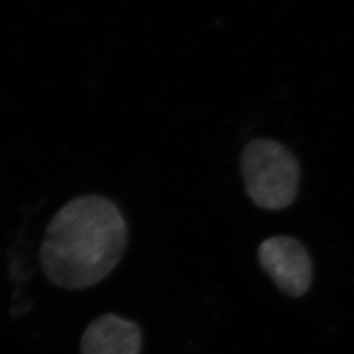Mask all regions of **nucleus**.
Wrapping results in <instances>:
<instances>
[{"instance_id":"nucleus-1","label":"nucleus","mask_w":354,"mask_h":354,"mask_svg":"<svg viewBox=\"0 0 354 354\" xmlns=\"http://www.w3.org/2000/svg\"><path fill=\"white\" fill-rule=\"evenodd\" d=\"M127 244V221L118 206L106 197L86 194L53 216L39 248V263L55 286L87 289L118 266Z\"/></svg>"},{"instance_id":"nucleus-3","label":"nucleus","mask_w":354,"mask_h":354,"mask_svg":"<svg viewBox=\"0 0 354 354\" xmlns=\"http://www.w3.org/2000/svg\"><path fill=\"white\" fill-rule=\"evenodd\" d=\"M257 257L266 274L283 294L299 298L313 282V264L304 244L294 238L279 235L263 241Z\"/></svg>"},{"instance_id":"nucleus-2","label":"nucleus","mask_w":354,"mask_h":354,"mask_svg":"<svg viewBox=\"0 0 354 354\" xmlns=\"http://www.w3.org/2000/svg\"><path fill=\"white\" fill-rule=\"evenodd\" d=\"M241 177L253 203L266 210H282L295 201L299 190L298 159L277 140L256 138L241 156Z\"/></svg>"},{"instance_id":"nucleus-4","label":"nucleus","mask_w":354,"mask_h":354,"mask_svg":"<svg viewBox=\"0 0 354 354\" xmlns=\"http://www.w3.org/2000/svg\"><path fill=\"white\" fill-rule=\"evenodd\" d=\"M140 327L114 314L96 317L80 340V354H140Z\"/></svg>"}]
</instances>
